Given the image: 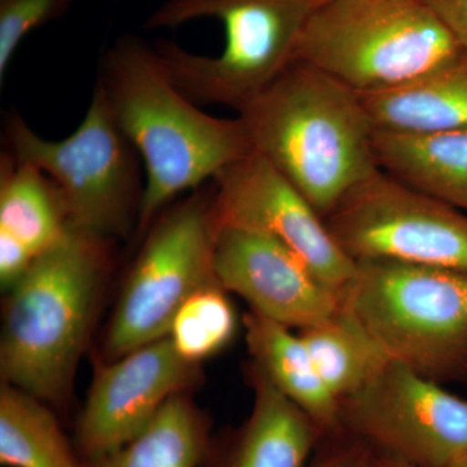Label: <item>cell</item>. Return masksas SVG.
<instances>
[{"label": "cell", "mask_w": 467, "mask_h": 467, "mask_svg": "<svg viewBox=\"0 0 467 467\" xmlns=\"http://www.w3.org/2000/svg\"><path fill=\"white\" fill-rule=\"evenodd\" d=\"M98 85L146 171L140 234L178 195L214 180L254 150L239 117L218 119L199 109L171 82L156 47L138 36H121L110 46Z\"/></svg>", "instance_id": "6da1fadb"}, {"label": "cell", "mask_w": 467, "mask_h": 467, "mask_svg": "<svg viewBox=\"0 0 467 467\" xmlns=\"http://www.w3.org/2000/svg\"><path fill=\"white\" fill-rule=\"evenodd\" d=\"M252 149L325 218L379 171L377 126L358 92L317 67L292 60L238 112Z\"/></svg>", "instance_id": "7a4b0ae2"}, {"label": "cell", "mask_w": 467, "mask_h": 467, "mask_svg": "<svg viewBox=\"0 0 467 467\" xmlns=\"http://www.w3.org/2000/svg\"><path fill=\"white\" fill-rule=\"evenodd\" d=\"M107 239L69 225L8 291L0 374L43 402L69 395L94 318Z\"/></svg>", "instance_id": "3957f363"}, {"label": "cell", "mask_w": 467, "mask_h": 467, "mask_svg": "<svg viewBox=\"0 0 467 467\" xmlns=\"http://www.w3.org/2000/svg\"><path fill=\"white\" fill-rule=\"evenodd\" d=\"M462 50L426 0H335L310 15L292 60L362 95L416 81Z\"/></svg>", "instance_id": "277c9868"}, {"label": "cell", "mask_w": 467, "mask_h": 467, "mask_svg": "<svg viewBox=\"0 0 467 467\" xmlns=\"http://www.w3.org/2000/svg\"><path fill=\"white\" fill-rule=\"evenodd\" d=\"M340 301L392 361L441 384L466 379V270L358 261Z\"/></svg>", "instance_id": "5b68a950"}, {"label": "cell", "mask_w": 467, "mask_h": 467, "mask_svg": "<svg viewBox=\"0 0 467 467\" xmlns=\"http://www.w3.org/2000/svg\"><path fill=\"white\" fill-rule=\"evenodd\" d=\"M312 14L304 0H167L150 15L146 27L217 18L225 32L218 57L192 54L171 42L155 47L171 82L190 100L239 112L291 63Z\"/></svg>", "instance_id": "8992f818"}, {"label": "cell", "mask_w": 467, "mask_h": 467, "mask_svg": "<svg viewBox=\"0 0 467 467\" xmlns=\"http://www.w3.org/2000/svg\"><path fill=\"white\" fill-rule=\"evenodd\" d=\"M5 137L12 158L41 169L57 184L70 226L109 241L138 223L142 160L99 85L81 124L66 140L39 137L17 112L5 115Z\"/></svg>", "instance_id": "52a82bcc"}, {"label": "cell", "mask_w": 467, "mask_h": 467, "mask_svg": "<svg viewBox=\"0 0 467 467\" xmlns=\"http://www.w3.org/2000/svg\"><path fill=\"white\" fill-rule=\"evenodd\" d=\"M209 202L211 196L195 193L147 230L104 337L107 362L167 337L181 306L202 288L220 284Z\"/></svg>", "instance_id": "ba28073f"}, {"label": "cell", "mask_w": 467, "mask_h": 467, "mask_svg": "<svg viewBox=\"0 0 467 467\" xmlns=\"http://www.w3.org/2000/svg\"><path fill=\"white\" fill-rule=\"evenodd\" d=\"M350 259L467 272V213L379 169L325 218Z\"/></svg>", "instance_id": "9c48e42d"}, {"label": "cell", "mask_w": 467, "mask_h": 467, "mask_svg": "<svg viewBox=\"0 0 467 467\" xmlns=\"http://www.w3.org/2000/svg\"><path fill=\"white\" fill-rule=\"evenodd\" d=\"M344 431L377 453L417 467H451L467 456V400L391 361L342 399Z\"/></svg>", "instance_id": "30bf717a"}, {"label": "cell", "mask_w": 467, "mask_h": 467, "mask_svg": "<svg viewBox=\"0 0 467 467\" xmlns=\"http://www.w3.org/2000/svg\"><path fill=\"white\" fill-rule=\"evenodd\" d=\"M209 202L212 233L226 227L269 234L284 242L331 290L342 295L358 263L335 241L321 214L256 150L214 177Z\"/></svg>", "instance_id": "8fae6325"}, {"label": "cell", "mask_w": 467, "mask_h": 467, "mask_svg": "<svg viewBox=\"0 0 467 467\" xmlns=\"http://www.w3.org/2000/svg\"><path fill=\"white\" fill-rule=\"evenodd\" d=\"M169 337L107 362L98 371L77 423V451L85 463L109 456L137 438L169 399L198 376Z\"/></svg>", "instance_id": "7c38bea8"}, {"label": "cell", "mask_w": 467, "mask_h": 467, "mask_svg": "<svg viewBox=\"0 0 467 467\" xmlns=\"http://www.w3.org/2000/svg\"><path fill=\"white\" fill-rule=\"evenodd\" d=\"M213 266L223 290L292 330L322 324L340 306V295L269 234L238 227L218 230L213 234Z\"/></svg>", "instance_id": "4fadbf2b"}, {"label": "cell", "mask_w": 467, "mask_h": 467, "mask_svg": "<svg viewBox=\"0 0 467 467\" xmlns=\"http://www.w3.org/2000/svg\"><path fill=\"white\" fill-rule=\"evenodd\" d=\"M252 364L306 411L324 435L343 432L339 400L319 376L299 333L250 310L243 317Z\"/></svg>", "instance_id": "5bb4252c"}, {"label": "cell", "mask_w": 467, "mask_h": 467, "mask_svg": "<svg viewBox=\"0 0 467 467\" xmlns=\"http://www.w3.org/2000/svg\"><path fill=\"white\" fill-rule=\"evenodd\" d=\"M250 380L254 405L225 467H306L321 430L254 364Z\"/></svg>", "instance_id": "9a60e30c"}, {"label": "cell", "mask_w": 467, "mask_h": 467, "mask_svg": "<svg viewBox=\"0 0 467 467\" xmlns=\"http://www.w3.org/2000/svg\"><path fill=\"white\" fill-rule=\"evenodd\" d=\"M379 168L467 213V129L408 133L377 129Z\"/></svg>", "instance_id": "2e32d148"}, {"label": "cell", "mask_w": 467, "mask_h": 467, "mask_svg": "<svg viewBox=\"0 0 467 467\" xmlns=\"http://www.w3.org/2000/svg\"><path fill=\"white\" fill-rule=\"evenodd\" d=\"M359 97L382 130L431 133L467 129V51L416 81Z\"/></svg>", "instance_id": "e0dca14e"}, {"label": "cell", "mask_w": 467, "mask_h": 467, "mask_svg": "<svg viewBox=\"0 0 467 467\" xmlns=\"http://www.w3.org/2000/svg\"><path fill=\"white\" fill-rule=\"evenodd\" d=\"M299 335L322 380L339 401L365 389L392 361L342 301L330 318L300 330Z\"/></svg>", "instance_id": "ac0fdd59"}, {"label": "cell", "mask_w": 467, "mask_h": 467, "mask_svg": "<svg viewBox=\"0 0 467 467\" xmlns=\"http://www.w3.org/2000/svg\"><path fill=\"white\" fill-rule=\"evenodd\" d=\"M69 227L66 202L41 169L0 156V230L36 254L50 248Z\"/></svg>", "instance_id": "d6986e66"}, {"label": "cell", "mask_w": 467, "mask_h": 467, "mask_svg": "<svg viewBox=\"0 0 467 467\" xmlns=\"http://www.w3.org/2000/svg\"><path fill=\"white\" fill-rule=\"evenodd\" d=\"M0 463L86 467L46 402L7 383L0 389Z\"/></svg>", "instance_id": "ffe728a7"}, {"label": "cell", "mask_w": 467, "mask_h": 467, "mask_svg": "<svg viewBox=\"0 0 467 467\" xmlns=\"http://www.w3.org/2000/svg\"><path fill=\"white\" fill-rule=\"evenodd\" d=\"M209 429L190 399H169L155 420L130 442L86 467H201Z\"/></svg>", "instance_id": "44dd1931"}, {"label": "cell", "mask_w": 467, "mask_h": 467, "mask_svg": "<svg viewBox=\"0 0 467 467\" xmlns=\"http://www.w3.org/2000/svg\"><path fill=\"white\" fill-rule=\"evenodd\" d=\"M226 292L220 284L207 285L174 316L168 337L186 361L199 365L232 342L238 321Z\"/></svg>", "instance_id": "7402d4cb"}, {"label": "cell", "mask_w": 467, "mask_h": 467, "mask_svg": "<svg viewBox=\"0 0 467 467\" xmlns=\"http://www.w3.org/2000/svg\"><path fill=\"white\" fill-rule=\"evenodd\" d=\"M77 0H0V84L21 42L66 15Z\"/></svg>", "instance_id": "603a6c76"}, {"label": "cell", "mask_w": 467, "mask_h": 467, "mask_svg": "<svg viewBox=\"0 0 467 467\" xmlns=\"http://www.w3.org/2000/svg\"><path fill=\"white\" fill-rule=\"evenodd\" d=\"M38 254L14 235L0 230V284L9 291L26 275Z\"/></svg>", "instance_id": "cb8c5ba5"}, {"label": "cell", "mask_w": 467, "mask_h": 467, "mask_svg": "<svg viewBox=\"0 0 467 467\" xmlns=\"http://www.w3.org/2000/svg\"><path fill=\"white\" fill-rule=\"evenodd\" d=\"M373 450L353 436L352 441L335 445L308 467H367Z\"/></svg>", "instance_id": "d4e9b609"}, {"label": "cell", "mask_w": 467, "mask_h": 467, "mask_svg": "<svg viewBox=\"0 0 467 467\" xmlns=\"http://www.w3.org/2000/svg\"><path fill=\"white\" fill-rule=\"evenodd\" d=\"M467 51V0H426Z\"/></svg>", "instance_id": "484cf974"}, {"label": "cell", "mask_w": 467, "mask_h": 467, "mask_svg": "<svg viewBox=\"0 0 467 467\" xmlns=\"http://www.w3.org/2000/svg\"><path fill=\"white\" fill-rule=\"evenodd\" d=\"M367 467H417L410 465V463L404 462L393 457L387 456V454L377 453L373 451L370 460H368Z\"/></svg>", "instance_id": "4316f807"}, {"label": "cell", "mask_w": 467, "mask_h": 467, "mask_svg": "<svg viewBox=\"0 0 467 467\" xmlns=\"http://www.w3.org/2000/svg\"><path fill=\"white\" fill-rule=\"evenodd\" d=\"M304 2H306V5H309V8L315 12L319 8L326 7V5H330V3L335 2V0H304Z\"/></svg>", "instance_id": "83f0119b"}, {"label": "cell", "mask_w": 467, "mask_h": 467, "mask_svg": "<svg viewBox=\"0 0 467 467\" xmlns=\"http://www.w3.org/2000/svg\"><path fill=\"white\" fill-rule=\"evenodd\" d=\"M451 467H467V456L463 457V459L459 461V462H457L456 465H453Z\"/></svg>", "instance_id": "f1b7e54d"}]
</instances>
